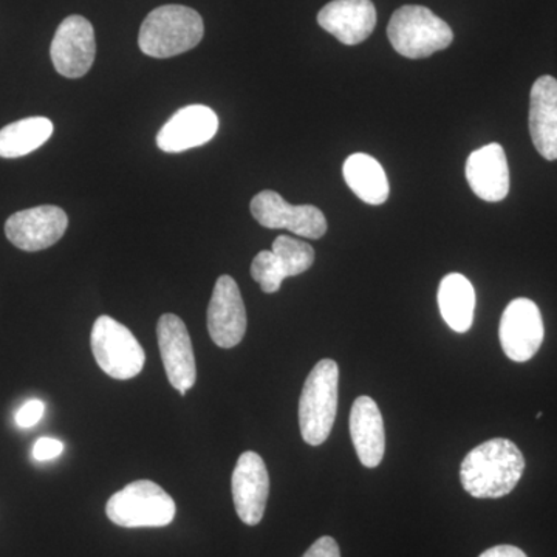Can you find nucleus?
Returning <instances> with one entry per match:
<instances>
[{
  "mask_svg": "<svg viewBox=\"0 0 557 557\" xmlns=\"http://www.w3.org/2000/svg\"><path fill=\"white\" fill-rule=\"evenodd\" d=\"M523 471L525 458L518 446L507 438H494L465 457L460 480L469 496L500 498L518 486Z\"/></svg>",
  "mask_w": 557,
  "mask_h": 557,
  "instance_id": "1",
  "label": "nucleus"
},
{
  "mask_svg": "<svg viewBox=\"0 0 557 557\" xmlns=\"http://www.w3.org/2000/svg\"><path fill=\"white\" fill-rule=\"evenodd\" d=\"M203 35V20L196 10L163 5L150 11L143 22L138 46L148 57L166 60L199 46Z\"/></svg>",
  "mask_w": 557,
  "mask_h": 557,
  "instance_id": "2",
  "label": "nucleus"
},
{
  "mask_svg": "<svg viewBox=\"0 0 557 557\" xmlns=\"http://www.w3.org/2000/svg\"><path fill=\"white\" fill-rule=\"evenodd\" d=\"M338 383L339 368L333 359H321L307 376L299 399V428L307 445L327 442L338 410Z\"/></svg>",
  "mask_w": 557,
  "mask_h": 557,
  "instance_id": "3",
  "label": "nucleus"
},
{
  "mask_svg": "<svg viewBox=\"0 0 557 557\" xmlns=\"http://www.w3.org/2000/svg\"><path fill=\"white\" fill-rule=\"evenodd\" d=\"M392 47L409 60H423L453 44L454 33L426 7L405 5L392 14L387 25Z\"/></svg>",
  "mask_w": 557,
  "mask_h": 557,
  "instance_id": "4",
  "label": "nucleus"
},
{
  "mask_svg": "<svg viewBox=\"0 0 557 557\" xmlns=\"http://www.w3.org/2000/svg\"><path fill=\"white\" fill-rule=\"evenodd\" d=\"M174 498L150 480L132 482L106 505L110 522L123 528L168 527L175 518Z\"/></svg>",
  "mask_w": 557,
  "mask_h": 557,
  "instance_id": "5",
  "label": "nucleus"
},
{
  "mask_svg": "<svg viewBox=\"0 0 557 557\" xmlns=\"http://www.w3.org/2000/svg\"><path fill=\"white\" fill-rule=\"evenodd\" d=\"M90 347L95 361L110 379H135L145 368L146 354L134 333L110 317H100L91 329Z\"/></svg>",
  "mask_w": 557,
  "mask_h": 557,
  "instance_id": "6",
  "label": "nucleus"
},
{
  "mask_svg": "<svg viewBox=\"0 0 557 557\" xmlns=\"http://www.w3.org/2000/svg\"><path fill=\"white\" fill-rule=\"evenodd\" d=\"M252 218L270 230H288L306 239H321L327 233V220L311 205H289L274 190H262L251 200Z\"/></svg>",
  "mask_w": 557,
  "mask_h": 557,
  "instance_id": "7",
  "label": "nucleus"
},
{
  "mask_svg": "<svg viewBox=\"0 0 557 557\" xmlns=\"http://www.w3.org/2000/svg\"><path fill=\"white\" fill-rule=\"evenodd\" d=\"M50 57L57 72L65 78L87 75L97 57L94 25L76 14L62 21L51 40Z\"/></svg>",
  "mask_w": 557,
  "mask_h": 557,
  "instance_id": "8",
  "label": "nucleus"
},
{
  "mask_svg": "<svg viewBox=\"0 0 557 557\" xmlns=\"http://www.w3.org/2000/svg\"><path fill=\"white\" fill-rule=\"evenodd\" d=\"M544 336L541 310L533 300L519 298L508 304L502 314L498 338L511 361H530L544 343Z\"/></svg>",
  "mask_w": 557,
  "mask_h": 557,
  "instance_id": "9",
  "label": "nucleus"
},
{
  "mask_svg": "<svg viewBox=\"0 0 557 557\" xmlns=\"http://www.w3.org/2000/svg\"><path fill=\"white\" fill-rule=\"evenodd\" d=\"M248 319L239 285L225 274L215 282L208 306V332L218 347L239 346L247 333Z\"/></svg>",
  "mask_w": 557,
  "mask_h": 557,
  "instance_id": "10",
  "label": "nucleus"
},
{
  "mask_svg": "<svg viewBox=\"0 0 557 557\" xmlns=\"http://www.w3.org/2000/svg\"><path fill=\"white\" fill-rule=\"evenodd\" d=\"M161 359L171 386L186 397L197 381L196 355L185 322L177 314L166 313L157 325Z\"/></svg>",
  "mask_w": 557,
  "mask_h": 557,
  "instance_id": "11",
  "label": "nucleus"
},
{
  "mask_svg": "<svg viewBox=\"0 0 557 557\" xmlns=\"http://www.w3.org/2000/svg\"><path fill=\"white\" fill-rule=\"evenodd\" d=\"M69 218L58 207H36L14 212L5 223L7 239L22 251L36 252L53 247L67 231Z\"/></svg>",
  "mask_w": 557,
  "mask_h": 557,
  "instance_id": "12",
  "label": "nucleus"
},
{
  "mask_svg": "<svg viewBox=\"0 0 557 557\" xmlns=\"http://www.w3.org/2000/svg\"><path fill=\"white\" fill-rule=\"evenodd\" d=\"M234 507L242 522L259 525L265 515L270 496V475L265 461L259 454L248 450L242 454L233 471Z\"/></svg>",
  "mask_w": 557,
  "mask_h": 557,
  "instance_id": "13",
  "label": "nucleus"
},
{
  "mask_svg": "<svg viewBox=\"0 0 557 557\" xmlns=\"http://www.w3.org/2000/svg\"><path fill=\"white\" fill-rule=\"evenodd\" d=\"M219 131V116L207 106L194 104L180 109L172 119L161 127L157 135V145L168 153L207 145Z\"/></svg>",
  "mask_w": 557,
  "mask_h": 557,
  "instance_id": "14",
  "label": "nucleus"
},
{
  "mask_svg": "<svg viewBox=\"0 0 557 557\" xmlns=\"http://www.w3.org/2000/svg\"><path fill=\"white\" fill-rule=\"evenodd\" d=\"M318 24L344 46H358L375 30V5L372 0H333L319 11Z\"/></svg>",
  "mask_w": 557,
  "mask_h": 557,
  "instance_id": "15",
  "label": "nucleus"
},
{
  "mask_svg": "<svg viewBox=\"0 0 557 557\" xmlns=\"http://www.w3.org/2000/svg\"><path fill=\"white\" fill-rule=\"evenodd\" d=\"M467 178L479 199L491 203L504 200L509 193V168L504 148L493 143L474 150L467 161Z\"/></svg>",
  "mask_w": 557,
  "mask_h": 557,
  "instance_id": "16",
  "label": "nucleus"
},
{
  "mask_svg": "<svg viewBox=\"0 0 557 557\" xmlns=\"http://www.w3.org/2000/svg\"><path fill=\"white\" fill-rule=\"evenodd\" d=\"M530 134L545 160H557V79L541 76L530 97Z\"/></svg>",
  "mask_w": 557,
  "mask_h": 557,
  "instance_id": "17",
  "label": "nucleus"
},
{
  "mask_svg": "<svg viewBox=\"0 0 557 557\" xmlns=\"http://www.w3.org/2000/svg\"><path fill=\"white\" fill-rule=\"evenodd\" d=\"M350 435L359 461L366 468L380 467L386 453V432L379 405L372 398L358 397L350 412Z\"/></svg>",
  "mask_w": 557,
  "mask_h": 557,
  "instance_id": "18",
  "label": "nucleus"
},
{
  "mask_svg": "<svg viewBox=\"0 0 557 557\" xmlns=\"http://www.w3.org/2000/svg\"><path fill=\"white\" fill-rule=\"evenodd\" d=\"M440 313L454 332L467 333L472 327L475 292L463 274L450 273L438 288Z\"/></svg>",
  "mask_w": 557,
  "mask_h": 557,
  "instance_id": "19",
  "label": "nucleus"
},
{
  "mask_svg": "<svg viewBox=\"0 0 557 557\" xmlns=\"http://www.w3.org/2000/svg\"><path fill=\"white\" fill-rule=\"evenodd\" d=\"M343 174L348 188L359 199L373 207L386 203L391 190L387 175L373 157L368 153H354L344 163Z\"/></svg>",
  "mask_w": 557,
  "mask_h": 557,
  "instance_id": "20",
  "label": "nucleus"
},
{
  "mask_svg": "<svg viewBox=\"0 0 557 557\" xmlns=\"http://www.w3.org/2000/svg\"><path fill=\"white\" fill-rule=\"evenodd\" d=\"M53 135V123L44 116H32L0 129V157L20 159L46 145Z\"/></svg>",
  "mask_w": 557,
  "mask_h": 557,
  "instance_id": "21",
  "label": "nucleus"
},
{
  "mask_svg": "<svg viewBox=\"0 0 557 557\" xmlns=\"http://www.w3.org/2000/svg\"><path fill=\"white\" fill-rule=\"evenodd\" d=\"M271 251L276 256L285 278L306 273L314 263V249L306 242L293 237L278 236Z\"/></svg>",
  "mask_w": 557,
  "mask_h": 557,
  "instance_id": "22",
  "label": "nucleus"
},
{
  "mask_svg": "<svg viewBox=\"0 0 557 557\" xmlns=\"http://www.w3.org/2000/svg\"><path fill=\"white\" fill-rule=\"evenodd\" d=\"M251 276L267 295L277 293L282 287V282L285 281L284 271H282L276 256H274L271 249L260 251L255 260H252Z\"/></svg>",
  "mask_w": 557,
  "mask_h": 557,
  "instance_id": "23",
  "label": "nucleus"
},
{
  "mask_svg": "<svg viewBox=\"0 0 557 557\" xmlns=\"http://www.w3.org/2000/svg\"><path fill=\"white\" fill-rule=\"evenodd\" d=\"M46 412V405L40 399H30L16 413V423L20 428H33L38 424Z\"/></svg>",
  "mask_w": 557,
  "mask_h": 557,
  "instance_id": "24",
  "label": "nucleus"
},
{
  "mask_svg": "<svg viewBox=\"0 0 557 557\" xmlns=\"http://www.w3.org/2000/svg\"><path fill=\"white\" fill-rule=\"evenodd\" d=\"M64 450V445L57 438L42 437L35 443L33 448V457L38 461L53 460L60 457Z\"/></svg>",
  "mask_w": 557,
  "mask_h": 557,
  "instance_id": "25",
  "label": "nucleus"
},
{
  "mask_svg": "<svg viewBox=\"0 0 557 557\" xmlns=\"http://www.w3.org/2000/svg\"><path fill=\"white\" fill-rule=\"evenodd\" d=\"M302 557H341L338 542L330 536L318 539Z\"/></svg>",
  "mask_w": 557,
  "mask_h": 557,
  "instance_id": "26",
  "label": "nucleus"
},
{
  "mask_svg": "<svg viewBox=\"0 0 557 557\" xmlns=\"http://www.w3.org/2000/svg\"><path fill=\"white\" fill-rule=\"evenodd\" d=\"M479 557H528L522 549L518 547H512V545H497V547H493L486 549L485 553H482Z\"/></svg>",
  "mask_w": 557,
  "mask_h": 557,
  "instance_id": "27",
  "label": "nucleus"
}]
</instances>
